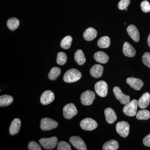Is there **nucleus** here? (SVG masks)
I'll return each instance as SVG.
<instances>
[{"label":"nucleus","mask_w":150,"mask_h":150,"mask_svg":"<svg viewBox=\"0 0 150 150\" xmlns=\"http://www.w3.org/2000/svg\"><path fill=\"white\" fill-rule=\"evenodd\" d=\"M61 73V69L57 67H53L48 74V78L51 80H55L60 76Z\"/></svg>","instance_id":"27"},{"label":"nucleus","mask_w":150,"mask_h":150,"mask_svg":"<svg viewBox=\"0 0 150 150\" xmlns=\"http://www.w3.org/2000/svg\"><path fill=\"white\" fill-rule=\"evenodd\" d=\"M148 43L150 48V33L148 38Z\"/></svg>","instance_id":"37"},{"label":"nucleus","mask_w":150,"mask_h":150,"mask_svg":"<svg viewBox=\"0 0 150 150\" xmlns=\"http://www.w3.org/2000/svg\"><path fill=\"white\" fill-rule=\"evenodd\" d=\"M105 115L106 121L109 124H112L117 120L116 113L113 109L110 108H108L105 110Z\"/></svg>","instance_id":"15"},{"label":"nucleus","mask_w":150,"mask_h":150,"mask_svg":"<svg viewBox=\"0 0 150 150\" xmlns=\"http://www.w3.org/2000/svg\"><path fill=\"white\" fill-rule=\"evenodd\" d=\"M130 126L126 121H120L116 125V130L121 137L126 138L129 134Z\"/></svg>","instance_id":"6"},{"label":"nucleus","mask_w":150,"mask_h":150,"mask_svg":"<svg viewBox=\"0 0 150 150\" xmlns=\"http://www.w3.org/2000/svg\"><path fill=\"white\" fill-rule=\"evenodd\" d=\"M69 141L72 145L77 149L86 150L87 148L83 140L80 137L75 136L70 138Z\"/></svg>","instance_id":"11"},{"label":"nucleus","mask_w":150,"mask_h":150,"mask_svg":"<svg viewBox=\"0 0 150 150\" xmlns=\"http://www.w3.org/2000/svg\"><path fill=\"white\" fill-rule=\"evenodd\" d=\"M143 142L146 146L150 147V134L144 138Z\"/></svg>","instance_id":"36"},{"label":"nucleus","mask_w":150,"mask_h":150,"mask_svg":"<svg viewBox=\"0 0 150 150\" xmlns=\"http://www.w3.org/2000/svg\"><path fill=\"white\" fill-rule=\"evenodd\" d=\"M72 41V38L71 36L68 35L63 38V40L61 41L60 45L64 49H69L71 45Z\"/></svg>","instance_id":"29"},{"label":"nucleus","mask_w":150,"mask_h":150,"mask_svg":"<svg viewBox=\"0 0 150 150\" xmlns=\"http://www.w3.org/2000/svg\"><path fill=\"white\" fill-rule=\"evenodd\" d=\"M55 96L54 93L51 91H44L40 97V103L43 105H47L54 101Z\"/></svg>","instance_id":"12"},{"label":"nucleus","mask_w":150,"mask_h":150,"mask_svg":"<svg viewBox=\"0 0 150 150\" xmlns=\"http://www.w3.org/2000/svg\"><path fill=\"white\" fill-rule=\"evenodd\" d=\"M150 102V94L148 92L145 93L142 95V96L138 100V106L142 109L146 108L149 104Z\"/></svg>","instance_id":"16"},{"label":"nucleus","mask_w":150,"mask_h":150,"mask_svg":"<svg viewBox=\"0 0 150 150\" xmlns=\"http://www.w3.org/2000/svg\"><path fill=\"white\" fill-rule=\"evenodd\" d=\"M95 98V94L93 91H86L81 94V97L82 104L85 105H90L92 104Z\"/></svg>","instance_id":"8"},{"label":"nucleus","mask_w":150,"mask_h":150,"mask_svg":"<svg viewBox=\"0 0 150 150\" xmlns=\"http://www.w3.org/2000/svg\"><path fill=\"white\" fill-rule=\"evenodd\" d=\"M123 52L125 56L129 57H134L136 54L135 49L128 42H125L123 44Z\"/></svg>","instance_id":"18"},{"label":"nucleus","mask_w":150,"mask_h":150,"mask_svg":"<svg viewBox=\"0 0 150 150\" xmlns=\"http://www.w3.org/2000/svg\"><path fill=\"white\" fill-rule=\"evenodd\" d=\"M138 105V101L137 100H133L124 106L123 109V112L127 116H135L137 114Z\"/></svg>","instance_id":"2"},{"label":"nucleus","mask_w":150,"mask_h":150,"mask_svg":"<svg viewBox=\"0 0 150 150\" xmlns=\"http://www.w3.org/2000/svg\"><path fill=\"white\" fill-rule=\"evenodd\" d=\"M119 147L118 142L115 140H112L108 141L105 143L103 146V150H116Z\"/></svg>","instance_id":"22"},{"label":"nucleus","mask_w":150,"mask_h":150,"mask_svg":"<svg viewBox=\"0 0 150 150\" xmlns=\"http://www.w3.org/2000/svg\"><path fill=\"white\" fill-rule=\"evenodd\" d=\"M127 10H128V8H127L125 9V10H126V11H127Z\"/></svg>","instance_id":"38"},{"label":"nucleus","mask_w":150,"mask_h":150,"mask_svg":"<svg viewBox=\"0 0 150 150\" xmlns=\"http://www.w3.org/2000/svg\"><path fill=\"white\" fill-rule=\"evenodd\" d=\"M127 31L129 36L135 42H139L140 40V34L139 30L136 26L130 25L127 28Z\"/></svg>","instance_id":"14"},{"label":"nucleus","mask_w":150,"mask_h":150,"mask_svg":"<svg viewBox=\"0 0 150 150\" xmlns=\"http://www.w3.org/2000/svg\"><path fill=\"white\" fill-rule=\"evenodd\" d=\"M103 67L101 65L96 64L91 69L90 72L92 76L95 78H98L101 76L103 73Z\"/></svg>","instance_id":"19"},{"label":"nucleus","mask_w":150,"mask_h":150,"mask_svg":"<svg viewBox=\"0 0 150 150\" xmlns=\"http://www.w3.org/2000/svg\"><path fill=\"white\" fill-rule=\"evenodd\" d=\"M29 150H41V148L37 143L34 142H30L28 145Z\"/></svg>","instance_id":"35"},{"label":"nucleus","mask_w":150,"mask_h":150,"mask_svg":"<svg viewBox=\"0 0 150 150\" xmlns=\"http://www.w3.org/2000/svg\"><path fill=\"white\" fill-rule=\"evenodd\" d=\"M80 126L84 130L91 131L96 129L98 123L91 118H86L81 121Z\"/></svg>","instance_id":"9"},{"label":"nucleus","mask_w":150,"mask_h":150,"mask_svg":"<svg viewBox=\"0 0 150 150\" xmlns=\"http://www.w3.org/2000/svg\"><path fill=\"white\" fill-rule=\"evenodd\" d=\"M142 10L144 12L149 13L150 12V5L147 1H144L141 4Z\"/></svg>","instance_id":"34"},{"label":"nucleus","mask_w":150,"mask_h":150,"mask_svg":"<svg viewBox=\"0 0 150 150\" xmlns=\"http://www.w3.org/2000/svg\"><path fill=\"white\" fill-rule=\"evenodd\" d=\"M39 142L45 149H53L57 145L58 139L55 137L49 138H42L39 140Z\"/></svg>","instance_id":"3"},{"label":"nucleus","mask_w":150,"mask_h":150,"mask_svg":"<svg viewBox=\"0 0 150 150\" xmlns=\"http://www.w3.org/2000/svg\"><path fill=\"white\" fill-rule=\"evenodd\" d=\"M13 98L8 95H4L0 97V106L6 107L12 103Z\"/></svg>","instance_id":"24"},{"label":"nucleus","mask_w":150,"mask_h":150,"mask_svg":"<svg viewBox=\"0 0 150 150\" xmlns=\"http://www.w3.org/2000/svg\"><path fill=\"white\" fill-rule=\"evenodd\" d=\"M130 4V0H121L118 4V8L121 10L127 8Z\"/></svg>","instance_id":"33"},{"label":"nucleus","mask_w":150,"mask_h":150,"mask_svg":"<svg viewBox=\"0 0 150 150\" xmlns=\"http://www.w3.org/2000/svg\"><path fill=\"white\" fill-rule=\"evenodd\" d=\"M113 92L115 97L121 102V104L126 105L130 101V96L124 94L121 91V88L118 87H114Z\"/></svg>","instance_id":"10"},{"label":"nucleus","mask_w":150,"mask_h":150,"mask_svg":"<svg viewBox=\"0 0 150 150\" xmlns=\"http://www.w3.org/2000/svg\"><path fill=\"white\" fill-rule=\"evenodd\" d=\"M63 115L65 118L70 119L78 113V110L74 104L70 103L65 105L63 108Z\"/></svg>","instance_id":"5"},{"label":"nucleus","mask_w":150,"mask_h":150,"mask_svg":"<svg viewBox=\"0 0 150 150\" xmlns=\"http://www.w3.org/2000/svg\"><path fill=\"white\" fill-rule=\"evenodd\" d=\"M110 39L108 36H105L100 38L98 41V46L99 48H107L110 46Z\"/></svg>","instance_id":"25"},{"label":"nucleus","mask_w":150,"mask_h":150,"mask_svg":"<svg viewBox=\"0 0 150 150\" xmlns=\"http://www.w3.org/2000/svg\"><path fill=\"white\" fill-rule=\"evenodd\" d=\"M126 82L132 88L137 91H139L144 85L142 80L137 78H128L126 79Z\"/></svg>","instance_id":"13"},{"label":"nucleus","mask_w":150,"mask_h":150,"mask_svg":"<svg viewBox=\"0 0 150 150\" xmlns=\"http://www.w3.org/2000/svg\"><path fill=\"white\" fill-rule=\"evenodd\" d=\"M94 59L97 62L101 64H106L108 62L109 57L102 51H98L96 52L94 55Z\"/></svg>","instance_id":"21"},{"label":"nucleus","mask_w":150,"mask_h":150,"mask_svg":"<svg viewBox=\"0 0 150 150\" xmlns=\"http://www.w3.org/2000/svg\"><path fill=\"white\" fill-rule=\"evenodd\" d=\"M57 150H71V146L64 141L59 142L57 144Z\"/></svg>","instance_id":"31"},{"label":"nucleus","mask_w":150,"mask_h":150,"mask_svg":"<svg viewBox=\"0 0 150 150\" xmlns=\"http://www.w3.org/2000/svg\"><path fill=\"white\" fill-rule=\"evenodd\" d=\"M81 77V73L79 71L76 69H72L66 72L63 79L65 82L70 83L79 81Z\"/></svg>","instance_id":"1"},{"label":"nucleus","mask_w":150,"mask_h":150,"mask_svg":"<svg viewBox=\"0 0 150 150\" xmlns=\"http://www.w3.org/2000/svg\"><path fill=\"white\" fill-rule=\"evenodd\" d=\"M97 35V31L93 28H88L84 32V38L87 41H91L93 40Z\"/></svg>","instance_id":"20"},{"label":"nucleus","mask_w":150,"mask_h":150,"mask_svg":"<svg viewBox=\"0 0 150 150\" xmlns=\"http://www.w3.org/2000/svg\"><path fill=\"white\" fill-rule=\"evenodd\" d=\"M8 27L12 31L15 30L19 25V21L17 18L13 17L9 19L7 22Z\"/></svg>","instance_id":"26"},{"label":"nucleus","mask_w":150,"mask_h":150,"mask_svg":"<svg viewBox=\"0 0 150 150\" xmlns=\"http://www.w3.org/2000/svg\"><path fill=\"white\" fill-rule=\"evenodd\" d=\"M75 61L79 65H83L86 61L85 56L83 52L80 49L76 51L74 56Z\"/></svg>","instance_id":"23"},{"label":"nucleus","mask_w":150,"mask_h":150,"mask_svg":"<svg viewBox=\"0 0 150 150\" xmlns=\"http://www.w3.org/2000/svg\"><path fill=\"white\" fill-rule=\"evenodd\" d=\"M136 117L139 120H148L150 118V112L147 110H140L137 112Z\"/></svg>","instance_id":"28"},{"label":"nucleus","mask_w":150,"mask_h":150,"mask_svg":"<svg viewBox=\"0 0 150 150\" xmlns=\"http://www.w3.org/2000/svg\"><path fill=\"white\" fill-rule=\"evenodd\" d=\"M142 62L144 64L150 68V54L149 52H146L142 57Z\"/></svg>","instance_id":"32"},{"label":"nucleus","mask_w":150,"mask_h":150,"mask_svg":"<svg viewBox=\"0 0 150 150\" xmlns=\"http://www.w3.org/2000/svg\"><path fill=\"white\" fill-rule=\"evenodd\" d=\"M58 126V123L50 118H43L40 122V129L44 131H50L57 128Z\"/></svg>","instance_id":"4"},{"label":"nucleus","mask_w":150,"mask_h":150,"mask_svg":"<svg viewBox=\"0 0 150 150\" xmlns=\"http://www.w3.org/2000/svg\"><path fill=\"white\" fill-rule=\"evenodd\" d=\"M67 56L64 52H60L58 53L57 55L56 62L59 65H64L67 61Z\"/></svg>","instance_id":"30"},{"label":"nucleus","mask_w":150,"mask_h":150,"mask_svg":"<svg viewBox=\"0 0 150 150\" xmlns=\"http://www.w3.org/2000/svg\"><path fill=\"white\" fill-rule=\"evenodd\" d=\"M21 121L18 118H15L11 123L9 128V133L11 135L17 134L20 129Z\"/></svg>","instance_id":"17"},{"label":"nucleus","mask_w":150,"mask_h":150,"mask_svg":"<svg viewBox=\"0 0 150 150\" xmlns=\"http://www.w3.org/2000/svg\"><path fill=\"white\" fill-rule=\"evenodd\" d=\"M96 92L99 96L105 97L107 96L108 86L107 83L103 81L98 82L95 85Z\"/></svg>","instance_id":"7"}]
</instances>
